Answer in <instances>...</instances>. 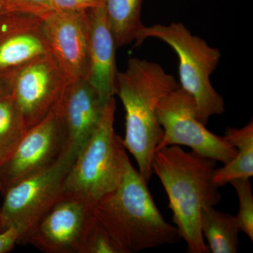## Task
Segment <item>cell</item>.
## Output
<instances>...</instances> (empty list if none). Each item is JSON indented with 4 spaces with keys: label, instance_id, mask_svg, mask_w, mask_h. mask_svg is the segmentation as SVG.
Returning <instances> with one entry per match:
<instances>
[{
    "label": "cell",
    "instance_id": "cell-10",
    "mask_svg": "<svg viewBox=\"0 0 253 253\" xmlns=\"http://www.w3.org/2000/svg\"><path fill=\"white\" fill-rule=\"evenodd\" d=\"M68 84L50 52L18 68L12 98L28 130L47 116Z\"/></svg>",
    "mask_w": 253,
    "mask_h": 253
},
{
    "label": "cell",
    "instance_id": "cell-1",
    "mask_svg": "<svg viewBox=\"0 0 253 253\" xmlns=\"http://www.w3.org/2000/svg\"><path fill=\"white\" fill-rule=\"evenodd\" d=\"M216 163L179 146L158 150L153 158L152 172L167 194L173 221L185 241L187 253L209 252L201 219L205 208L214 207L221 201L219 188L212 182Z\"/></svg>",
    "mask_w": 253,
    "mask_h": 253
},
{
    "label": "cell",
    "instance_id": "cell-7",
    "mask_svg": "<svg viewBox=\"0 0 253 253\" xmlns=\"http://www.w3.org/2000/svg\"><path fill=\"white\" fill-rule=\"evenodd\" d=\"M163 137L156 151L169 146H185L195 154L223 165L236 155V149L224 136L213 134L198 118L192 96L179 86L163 98L157 109Z\"/></svg>",
    "mask_w": 253,
    "mask_h": 253
},
{
    "label": "cell",
    "instance_id": "cell-19",
    "mask_svg": "<svg viewBox=\"0 0 253 253\" xmlns=\"http://www.w3.org/2000/svg\"><path fill=\"white\" fill-rule=\"evenodd\" d=\"M229 184L235 189L239 199V212L235 216L240 231L253 241V195L250 178H241Z\"/></svg>",
    "mask_w": 253,
    "mask_h": 253
},
{
    "label": "cell",
    "instance_id": "cell-15",
    "mask_svg": "<svg viewBox=\"0 0 253 253\" xmlns=\"http://www.w3.org/2000/svg\"><path fill=\"white\" fill-rule=\"evenodd\" d=\"M201 227L209 252L236 253L239 251L240 229L235 216L214 207L206 208L201 214Z\"/></svg>",
    "mask_w": 253,
    "mask_h": 253
},
{
    "label": "cell",
    "instance_id": "cell-12",
    "mask_svg": "<svg viewBox=\"0 0 253 253\" xmlns=\"http://www.w3.org/2000/svg\"><path fill=\"white\" fill-rule=\"evenodd\" d=\"M106 105L85 79L68 83L56 103L66 129L68 152L76 157L99 124Z\"/></svg>",
    "mask_w": 253,
    "mask_h": 253
},
{
    "label": "cell",
    "instance_id": "cell-21",
    "mask_svg": "<svg viewBox=\"0 0 253 253\" xmlns=\"http://www.w3.org/2000/svg\"><path fill=\"white\" fill-rule=\"evenodd\" d=\"M6 11L11 13H23L42 18L54 10L53 0H2Z\"/></svg>",
    "mask_w": 253,
    "mask_h": 253
},
{
    "label": "cell",
    "instance_id": "cell-9",
    "mask_svg": "<svg viewBox=\"0 0 253 253\" xmlns=\"http://www.w3.org/2000/svg\"><path fill=\"white\" fill-rule=\"evenodd\" d=\"M96 221L92 204L63 194L21 244L46 253H83Z\"/></svg>",
    "mask_w": 253,
    "mask_h": 253
},
{
    "label": "cell",
    "instance_id": "cell-2",
    "mask_svg": "<svg viewBox=\"0 0 253 253\" xmlns=\"http://www.w3.org/2000/svg\"><path fill=\"white\" fill-rule=\"evenodd\" d=\"M148 182L126 157L119 185L94 205L97 221L125 253H134L181 239L155 204Z\"/></svg>",
    "mask_w": 253,
    "mask_h": 253
},
{
    "label": "cell",
    "instance_id": "cell-22",
    "mask_svg": "<svg viewBox=\"0 0 253 253\" xmlns=\"http://www.w3.org/2000/svg\"><path fill=\"white\" fill-rule=\"evenodd\" d=\"M55 10L87 11L103 4V0H53Z\"/></svg>",
    "mask_w": 253,
    "mask_h": 253
},
{
    "label": "cell",
    "instance_id": "cell-6",
    "mask_svg": "<svg viewBox=\"0 0 253 253\" xmlns=\"http://www.w3.org/2000/svg\"><path fill=\"white\" fill-rule=\"evenodd\" d=\"M75 159L66 150L51 167L9 188L0 209V232L16 228L21 244L64 194L65 181Z\"/></svg>",
    "mask_w": 253,
    "mask_h": 253
},
{
    "label": "cell",
    "instance_id": "cell-4",
    "mask_svg": "<svg viewBox=\"0 0 253 253\" xmlns=\"http://www.w3.org/2000/svg\"><path fill=\"white\" fill-rule=\"evenodd\" d=\"M115 98L105 106L96 129L80 150L65 181L64 194L95 204L119 185L127 154L115 132Z\"/></svg>",
    "mask_w": 253,
    "mask_h": 253
},
{
    "label": "cell",
    "instance_id": "cell-20",
    "mask_svg": "<svg viewBox=\"0 0 253 253\" xmlns=\"http://www.w3.org/2000/svg\"><path fill=\"white\" fill-rule=\"evenodd\" d=\"M83 253H125L109 231L96 219L84 244Z\"/></svg>",
    "mask_w": 253,
    "mask_h": 253
},
{
    "label": "cell",
    "instance_id": "cell-18",
    "mask_svg": "<svg viewBox=\"0 0 253 253\" xmlns=\"http://www.w3.org/2000/svg\"><path fill=\"white\" fill-rule=\"evenodd\" d=\"M27 131L12 96L0 99V165L9 159Z\"/></svg>",
    "mask_w": 253,
    "mask_h": 253
},
{
    "label": "cell",
    "instance_id": "cell-17",
    "mask_svg": "<svg viewBox=\"0 0 253 253\" xmlns=\"http://www.w3.org/2000/svg\"><path fill=\"white\" fill-rule=\"evenodd\" d=\"M142 1L103 0V6L118 47L134 42L136 34L144 26L141 21Z\"/></svg>",
    "mask_w": 253,
    "mask_h": 253
},
{
    "label": "cell",
    "instance_id": "cell-24",
    "mask_svg": "<svg viewBox=\"0 0 253 253\" xmlns=\"http://www.w3.org/2000/svg\"><path fill=\"white\" fill-rule=\"evenodd\" d=\"M19 231L16 228H10L0 232V253L9 252L18 244Z\"/></svg>",
    "mask_w": 253,
    "mask_h": 253
},
{
    "label": "cell",
    "instance_id": "cell-14",
    "mask_svg": "<svg viewBox=\"0 0 253 253\" xmlns=\"http://www.w3.org/2000/svg\"><path fill=\"white\" fill-rule=\"evenodd\" d=\"M224 138L236 149V155L223 167L216 168L212 176L214 186L219 188L231 181L253 176V122L241 128L227 127Z\"/></svg>",
    "mask_w": 253,
    "mask_h": 253
},
{
    "label": "cell",
    "instance_id": "cell-3",
    "mask_svg": "<svg viewBox=\"0 0 253 253\" xmlns=\"http://www.w3.org/2000/svg\"><path fill=\"white\" fill-rule=\"evenodd\" d=\"M172 75L159 64L132 58L126 71L118 72L116 94L126 111L125 148L135 159L143 178L149 182L152 162L163 129L158 122V105L168 94L179 88Z\"/></svg>",
    "mask_w": 253,
    "mask_h": 253
},
{
    "label": "cell",
    "instance_id": "cell-23",
    "mask_svg": "<svg viewBox=\"0 0 253 253\" xmlns=\"http://www.w3.org/2000/svg\"><path fill=\"white\" fill-rule=\"evenodd\" d=\"M18 68L0 71V99L12 96L14 79Z\"/></svg>",
    "mask_w": 253,
    "mask_h": 253
},
{
    "label": "cell",
    "instance_id": "cell-5",
    "mask_svg": "<svg viewBox=\"0 0 253 253\" xmlns=\"http://www.w3.org/2000/svg\"><path fill=\"white\" fill-rule=\"evenodd\" d=\"M151 38L161 40L175 51L179 58V85L194 99L201 123L206 126L210 118L223 114L224 99L211 82L220 59V51L191 34L181 23L143 26L136 34L134 46L141 45Z\"/></svg>",
    "mask_w": 253,
    "mask_h": 253
},
{
    "label": "cell",
    "instance_id": "cell-11",
    "mask_svg": "<svg viewBox=\"0 0 253 253\" xmlns=\"http://www.w3.org/2000/svg\"><path fill=\"white\" fill-rule=\"evenodd\" d=\"M40 31L68 83L85 79L89 65L87 11L52 10Z\"/></svg>",
    "mask_w": 253,
    "mask_h": 253
},
{
    "label": "cell",
    "instance_id": "cell-8",
    "mask_svg": "<svg viewBox=\"0 0 253 253\" xmlns=\"http://www.w3.org/2000/svg\"><path fill=\"white\" fill-rule=\"evenodd\" d=\"M67 150V135L56 104L41 122L30 128L7 161L0 165L3 194L23 179L51 167Z\"/></svg>",
    "mask_w": 253,
    "mask_h": 253
},
{
    "label": "cell",
    "instance_id": "cell-13",
    "mask_svg": "<svg viewBox=\"0 0 253 253\" xmlns=\"http://www.w3.org/2000/svg\"><path fill=\"white\" fill-rule=\"evenodd\" d=\"M89 24V65L85 80L106 105L116 94V39L104 6L87 10Z\"/></svg>",
    "mask_w": 253,
    "mask_h": 253
},
{
    "label": "cell",
    "instance_id": "cell-16",
    "mask_svg": "<svg viewBox=\"0 0 253 253\" xmlns=\"http://www.w3.org/2000/svg\"><path fill=\"white\" fill-rule=\"evenodd\" d=\"M49 52L40 30L9 35L0 41V71L21 67Z\"/></svg>",
    "mask_w": 253,
    "mask_h": 253
},
{
    "label": "cell",
    "instance_id": "cell-25",
    "mask_svg": "<svg viewBox=\"0 0 253 253\" xmlns=\"http://www.w3.org/2000/svg\"><path fill=\"white\" fill-rule=\"evenodd\" d=\"M6 12H7V11H6V9H5L4 4H3V3L1 2V1H0V16H1V15H3Z\"/></svg>",
    "mask_w": 253,
    "mask_h": 253
},
{
    "label": "cell",
    "instance_id": "cell-26",
    "mask_svg": "<svg viewBox=\"0 0 253 253\" xmlns=\"http://www.w3.org/2000/svg\"><path fill=\"white\" fill-rule=\"evenodd\" d=\"M0 1H1V2H2V0H0Z\"/></svg>",
    "mask_w": 253,
    "mask_h": 253
}]
</instances>
